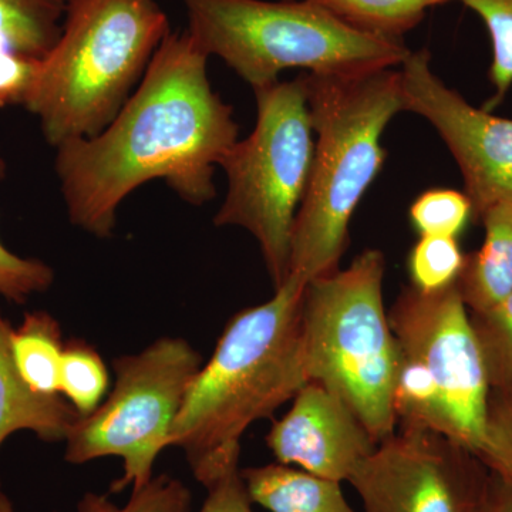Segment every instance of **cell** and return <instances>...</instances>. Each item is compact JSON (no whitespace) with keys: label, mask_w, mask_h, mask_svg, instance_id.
<instances>
[{"label":"cell","mask_w":512,"mask_h":512,"mask_svg":"<svg viewBox=\"0 0 512 512\" xmlns=\"http://www.w3.org/2000/svg\"><path fill=\"white\" fill-rule=\"evenodd\" d=\"M66 6L67 0H0V39L43 59L59 39Z\"/></svg>","instance_id":"17"},{"label":"cell","mask_w":512,"mask_h":512,"mask_svg":"<svg viewBox=\"0 0 512 512\" xmlns=\"http://www.w3.org/2000/svg\"><path fill=\"white\" fill-rule=\"evenodd\" d=\"M0 512H15L9 498L0 491Z\"/></svg>","instance_id":"30"},{"label":"cell","mask_w":512,"mask_h":512,"mask_svg":"<svg viewBox=\"0 0 512 512\" xmlns=\"http://www.w3.org/2000/svg\"><path fill=\"white\" fill-rule=\"evenodd\" d=\"M466 255L457 238L420 237L409 255L412 286L421 292H437L457 282Z\"/></svg>","instance_id":"21"},{"label":"cell","mask_w":512,"mask_h":512,"mask_svg":"<svg viewBox=\"0 0 512 512\" xmlns=\"http://www.w3.org/2000/svg\"><path fill=\"white\" fill-rule=\"evenodd\" d=\"M12 326L0 315V447L18 431H33L40 440L62 441L82 417L57 396L37 394L20 376L12 352Z\"/></svg>","instance_id":"13"},{"label":"cell","mask_w":512,"mask_h":512,"mask_svg":"<svg viewBox=\"0 0 512 512\" xmlns=\"http://www.w3.org/2000/svg\"><path fill=\"white\" fill-rule=\"evenodd\" d=\"M205 488L208 494L200 512H254L239 464L228 468Z\"/></svg>","instance_id":"28"},{"label":"cell","mask_w":512,"mask_h":512,"mask_svg":"<svg viewBox=\"0 0 512 512\" xmlns=\"http://www.w3.org/2000/svg\"><path fill=\"white\" fill-rule=\"evenodd\" d=\"M318 136L291 239L288 278L308 284L338 271L357 205L382 170L384 130L403 111L400 70L301 74Z\"/></svg>","instance_id":"3"},{"label":"cell","mask_w":512,"mask_h":512,"mask_svg":"<svg viewBox=\"0 0 512 512\" xmlns=\"http://www.w3.org/2000/svg\"><path fill=\"white\" fill-rule=\"evenodd\" d=\"M490 473L476 454L443 434L400 427L348 483L363 512H476Z\"/></svg>","instance_id":"10"},{"label":"cell","mask_w":512,"mask_h":512,"mask_svg":"<svg viewBox=\"0 0 512 512\" xmlns=\"http://www.w3.org/2000/svg\"><path fill=\"white\" fill-rule=\"evenodd\" d=\"M305 288L288 278L268 302L237 313L192 380L170 447L184 451L204 487L238 466L251 424L271 417L311 382L302 343Z\"/></svg>","instance_id":"2"},{"label":"cell","mask_w":512,"mask_h":512,"mask_svg":"<svg viewBox=\"0 0 512 512\" xmlns=\"http://www.w3.org/2000/svg\"><path fill=\"white\" fill-rule=\"evenodd\" d=\"M208 59L188 30L168 33L109 126L56 147V175L74 227L111 237L121 202L154 180L191 205L215 197V167L239 140V126L212 89Z\"/></svg>","instance_id":"1"},{"label":"cell","mask_w":512,"mask_h":512,"mask_svg":"<svg viewBox=\"0 0 512 512\" xmlns=\"http://www.w3.org/2000/svg\"><path fill=\"white\" fill-rule=\"evenodd\" d=\"M6 163L0 158V180ZM55 281V272L39 259L13 254L0 241V295L9 301L25 303L35 293L45 292Z\"/></svg>","instance_id":"26"},{"label":"cell","mask_w":512,"mask_h":512,"mask_svg":"<svg viewBox=\"0 0 512 512\" xmlns=\"http://www.w3.org/2000/svg\"><path fill=\"white\" fill-rule=\"evenodd\" d=\"M109 387V372L97 350L84 340L64 345L59 392L82 416L100 406Z\"/></svg>","instance_id":"19"},{"label":"cell","mask_w":512,"mask_h":512,"mask_svg":"<svg viewBox=\"0 0 512 512\" xmlns=\"http://www.w3.org/2000/svg\"><path fill=\"white\" fill-rule=\"evenodd\" d=\"M188 33L208 56L262 89L284 70L353 74L402 66L404 40L350 28L312 0H183Z\"/></svg>","instance_id":"5"},{"label":"cell","mask_w":512,"mask_h":512,"mask_svg":"<svg viewBox=\"0 0 512 512\" xmlns=\"http://www.w3.org/2000/svg\"><path fill=\"white\" fill-rule=\"evenodd\" d=\"M386 258L366 249L345 269L306 284L302 343L309 380L338 394L376 443L393 436L396 339L383 303Z\"/></svg>","instance_id":"6"},{"label":"cell","mask_w":512,"mask_h":512,"mask_svg":"<svg viewBox=\"0 0 512 512\" xmlns=\"http://www.w3.org/2000/svg\"><path fill=\"white\" fill-rule=\"evenodd\" d=\"M39 59L16 52L0 39V107L23 106L35 82Z\"/></svg>","instance_id":"27"},{"label":"cell","mask_w":512,"mask_h":512,"mask_svg":"<svg viewBox=\"0 0 512 512\" xmlns=\"http://www.w3.org/2000/svg\"><path fill=\"white\" fill-rule=\"evenodd\" d=\"M191 504L187 485L161 474L140 490H133L124 507L110 501L109 495L86 493L77 503V512H190Z\"/></svg>","instance_id":"23"},{"label":"cell","mask_w":512,"mask_h":512,"mask_svg":"<svg viewBox=\"0 0 512 512\" xmlns=\"http://www.w3.org/2000/svg\"><path fill=\"white\" fill-rule=\"evenodd\" d=\"M254 93V131L220 163L228 187L214 224L244 228L256 239L278 289L289 275L293 224L311 175L315 133L301 77Z\"/></svg>","instance_id":"7"},{"label":"cell","mask_w":512,"mask_h":512,"mask_svg":"<svg viewBox=\"0 0 512 512\" xmlns=\"http://www.w3.org/2000/svg\"><path fill=\"white\" fill-rule=\"evenodd\" d=\"M171 32L156 0H67L25 107L52 147L97 136L137 89Z\"/></svg>","instance_id":"4"},{"label":"cell","mask_w":512,"mask_h":512,"mask_svg":"<svg viewBox=\"0 0 512 512\" xmlns=\"http://www.w3.org/2000/svg\"><path fill=\"white\" fill-rule=\"evenodd\" d=\"M266 444L278 463L339 483L349 481L377 447L348 404L316 382L296 393L291 410L272 424Z\"/></svg>","instance_id":"12"},{"label":"cell","mask_w":512,"mask_h":512,"mask_svg":"<svg viewBox=\"0 0 512 512\" xmlns=\"http://www.w3.org/2000/svg\"><path fill=\"white\" fill-rule=\"evenodd\" d=\"M476 456L512 484V390L490 392L484 440Z\"/></svg>","instance_id":"25"},{"label":"cell","mask_w":512,"mask_h":512,"mask_svg":"<svg viewBox=\"0 0 512 512\" xmlns=\"http://www.w3.org/2000/svg\"><path fill=\"white\" fill-rule=\"evenodd\" d=\"M64 343L57 320L46 312L26 313L12 332V352L20 376L37 394L57 396Z\"/></svg>","instance_id":"16"},{"label":"cell","mask_w":512,"mask_h":512,"mask_svg":"<svg viewBox=\"0 0 512 512\" xmlns=\"http://www.w3.org/2000/svg\"><path fill=\"white\" fill-rule=\"evenodd\" d=\"M113 367V392L73 424L64 458L72 464L121 458L123 476L110 487L119 494L150 483L154 463L170 447L174 421L202 365L200 353L187 340L161 338L143 352L117 357Z\"/></svg>","instance_id":"8"},{"label":"cell","mask_w":512,"mask_h":512,"mask_svg":"<svg viewBox=\"0 0 512 512\" xmlns=\"http://www.w3.org/2000/svg\"><path fill=\"white\" fill-rule=\"evenodd\" d=\"M249 500L269 512H356L342 483L285 464L241 470Z\"/></svg>","instance_id":"15"},{"label":"cell","mask_w":512,"mask_h":512,"mask_svg":"<svg viewBox=\"0 0 512 512\" xmlns=\"http://www.w3.org/2000/svg\"><path fill=\"white\" fill-rule=\"evenodd\" d=\"M483 20L493 49L490 82L494 97L487 109L503 100L512 86V0H460Z\"/></svg>","instance_id":"22"},{"label":"cell","mask_w":512,"mask_h":512,"mask_svg":"<svg viewBox=\"0 0 512 512\" xmlns=\"http://www.w3.org/2000/svg\"><path fill=\"white\" fill-rule=\"evenodd\" d=\"M397 349L426 367L439 389L451 440L477 454L487 421L483 352L457 285L437 292L406 286L387 311Z\"/></svg>","instance_id":"9"},{"label":"cell","mask_w":512,"mask_h":512,"mask_svg":"<svg viewBox=\"0 0 512 512\" xmlns=\"http://www.w3.org/2000/svg\"><path fill=\"white\" fill-rule=\"evenodd\" d=\"M403 111L436 128L460 167L473 217L512 202V120L476 109L431 69L429 50L410 53L400 66Z\"/></svg>","instance_id":"11"},{"label":"cell","mask_w":512,"mask_h":512,"mask_svg":"<svg viewBox=\"0 0 512 512\" xmlns=\"http://www.w3.org/2000/svg\"><path fill=\"white\" fill-rule=\"evenodd\" d=\"M476 512H512V484L491 471Z\"/></svg>","instance_id":"29"},{"label":"cell","mask_w":512,"mask_h":512,"mask_svg":"<svg viewBox=\"0 0 512 512\" xmlns=\"http://www.w3.org/2000/svg\"><path fill=\"white\" fill-rule=\"evenodd\" d=\"M409 217L420 237L457 238L473 217V207L464 192L434 188L413 201Z\"/></svg>","instance_id":"24"},{"label":"cell","mask_w":512,"mask_h":512,"mask_svg":"<svg viewBox=\"0 0 512 512\" xmlns=\"http://www.w3.org/2000/svg\"><path fill=\"white\" fill-rule=\"evenodd\" d=\"M483 247L466 255L456 285L474 313L488 311L512 293V202L484 212Z\"/></svg>","instance_id":"14"},{"label":"cell","mask_w":512,"mask_h":512,"mask_svg":"<svg viewBox=\"0 0 512 512\" xmlns=\"http://www.w3.org/2000/svg\"><path fill=\"white\" fill-rule=\"evenodd\" d=\"M493 390H512V293L470 318Z\"/></svg>","instance_id":"20"},{"label":"cell","mask_w":512,"mask_h":512,"mask_svg":"<svg viewBox=\"0 0 512 512\" xmlns=\"http://www.w3.org/2000/svg\"><path fill=\"white\" fill-rule=\"evenodd\" d=\"M350 28L387 39L403 40L427 10L453 0H312Z\"/></svg>","instance_id":"18"}]
</instances>
